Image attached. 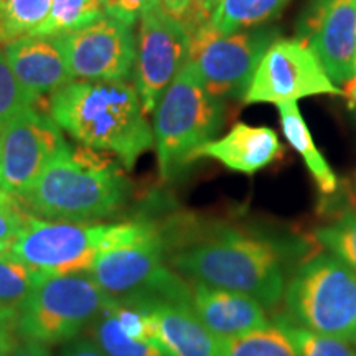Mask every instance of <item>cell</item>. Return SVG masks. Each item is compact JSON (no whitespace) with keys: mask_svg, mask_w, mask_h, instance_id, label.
Returning a JSON list of instances; mask_svg holds the SVG:
<instances>
[{"mask_svg":"<svg viewBox=\"0 0 356 356\" xmlns=\"http://www.w3.org/2000/svg\"><path fill=\"white\" fill-rule=\"evenodd\" d=\"M165 234L167 261L181 277L246 293L264 309L282 300L287 248L280 243L233 226Z\"/></svg>","mask_w":356,"mask_h":356,"instance_id":"6da1fadb","label":"cell"},{"mask_svg":"<svg viewBox=\"0 0 356 356\" xmlns=\"http://www.w3.org/2000/svg\"><path fill=\"white\" fill-rule=\"evenodd\" d=\"M48 114L83 147L113 154L127 170L154 145L131 81H71L50 96Z\"/></svg>","mask_w":356,"mask_h":356,"instance_id":"7a4b0ae2","label":"cell"},{"mask_svg":"<svg viewBox=\"0 0 356 356\" xmlns=\"http://www.w3.org/2000/svg\"><path fill=\"white\" fill-rule=\"evenodd\" d=\"M129 195L131 181L113 159L66 144L17 200L43 220L89 222L113 216Z\"/></svg>","mask_w":356,"mask_h":356,"instance_id":"3957f363","label":"cell"},{"mask_svg":"<svg viewBox=\"0 0 356 356\" xmlns=\"http://www.w3.org/2000/svg\"><path fill=\"white\" fill-rule=\"evenodd\" d=\"M222 122L221 99L204 89L186 58L155 108L154 144L163 180L180 175L191 163V154L215 139Z\"/></svg>","mask_w":356,"mask_h":356,"instance_id":"277c9868","label":"cell"},{"mask_svg":"<svg viewBox=\"0 0 356 356\" xmlns=\"http://www.w3.org/2000/svg\"><path fill=\"white\" fill-rule=\"evenodd\" d=\"M282 300L291 322L356 346V274L332 254L297 266Z\"/></svg>","mask_w":356,"mask_h":356,"instance_id":"5b68a950","label":"cell"},{"mask_svg":"<svg viewBox=\"0 0 356 356\" xmlns=\"http://www.w3.org/2000/svg\"><path fill=\"white\" fill-rule=\"evenodd\" d=\"M114 300L91 275L47 274L19 312L17 333L47 346L70 341Z\"/></svg>","mask_w":356,"mask_h":356,"instance_id":"8992f818","label":"cell"},{"mask_svg":"<svg viewBox=\"0 0 356 356\" xmlns=\"http://www.w3.org/2000/svg\"><path fill=\"white\" fill-rule=\"evenodd\" d=\"M167 266V234L155 221L109 222L108 236L89 275L114 299H126L157 286Z\"/></svg>","mask_w":356,"mask_h":356,"instance_id":"52a82bcc","label":"cell"},{"mask_svg":"<svg viewBox=\"0 0 356 356\" xmlns=\"http://www.w3.org/2000/svg\"><path fill=\"white\" fill-rule=\"evenodd\" d=\"M188 60L200 81L218 97H241L267 48L279 37V30L249 29L234 33H220L210 20L188 30Z\"/></svg>","mask_w":356,"mask_h":356,"instance_id":"ba28073f","label":"cell"},{"mask_svg":"<svg viewBox=\"0 0 356 356\" xmlns=\"http://www.w3.org/2000/svg\"><path fill=\"white\" fill-rule=\"evenodd\" d=\"M109 225L30 216L8 254L48 274H84L99 254Z\"/></svg>","mask_w":356,"mask_h":356,"instance_id":"9c48e42d","label":"cell"},{"mask_svg":"<svg viewBox=\"0 0 356 356\" xmlns=\"http://www.w3.org/2000/svg\"><path fill=\"white\" fill-rule=\"evenodd\" d=\"M343 96L335 83L328 78L314 51L300 40H275L252 74L244 92L246 104L256 102H297L309 96Z\"/></svg>","mask_w":356,"mask_h":356,"instance_id":"30bf717a","label":"cell"},{"mask_svg":"<svg viewBox=\"0 0 356 356\" xmlns=\"http://www.w3.org/2000/svg\"><path fill=\"white\" fill-rule=\"evenodd\" d=\"M188 50L190 35L184 22L172 17L160 3L142 13L136 37L134 86L145 114L157 108L160 97L188 58Z\"/></svg>","mask_w":356,"mask_h":356,"instance_id":"8fae6325","label":"cell"},{"mask_svg":"<svg viewBox=\"0 0 356 356\" xmlns=\"http://www.w3.org/2000/svg\"><path fill=\"white\" fill-rule=\"evenodd\" d=\"M65 145L63 134L50 114L35 106L17 114L0 129V190L19 198Z\"/></svg>","mask_w":356,"mask_h":356,"instance_id":"7c38bea8","label":"cell"},{"mask_svg":"<svg viewBox=\"0 0 356 356\" xmlns=\"http://www.w3.org/2000/svg\"><path fill=\"white\" fill-rule=\"evenodd\" d=\"M78 81H129L136 65L134 26L104 15L78 32L61 35Z\"/></svg>","mask_w":356,"mask_h":356,"instance_id":"4fadbf2b","label":"cell"},{"mask_svg":"<svg viewBox=\"0 0 356 356\" xmlns=\"http://www.w3.org/2000/svg\"><path fill=\"white\" fill-rule=\"evenodd\" d=\"M297 40L314 51L333 83L353 81L356 0H312L297 25Z\"/></svg>","mask_w":356,"mask_h":356,"instance_id":"5bb4252c","label":"cell"},{"mask_svg":"<svg viewBox=\"0 0 356 356\" xmlns=\"http://www.w3.org/2000/svg\"><path fill=\"white\" fill-rule=\"evenodd\" d=\"M119 302L145 312L155 343L167 356H218L220 340L200 322L190 300L136 293Z\"/></svg>","mask_w":356,"mask_h":356,"instance_id":"9a60e30c","label":"cell"},{"mask_svg":"<svg viewBox=\"0 0 356 356\" xmlns=\"http://www.w3.org/2000/svg\"><path fill=\"white\" fill-rule=\"evenodd\" d=\"M7 63L37 101L74 81L61 35H25L3 47Z\"/></svg>","mask_w":356,"mask_h":356,"instance_id":"2e32d148","label":"cell"},{"mask_svg":"<svg viewBox=\"0 0 356 356\" xmlns=\"http://www.w3.org/2000/svg\"><path fill=\"white\" fill-rule=\"evenodd\" d=\"M190 305L218 340L244 335L269 323L266 309L246 293L190 280Z\"/></svg>","mask_w":356,"mask_h":356,"instance_id":"e0dca14e","label":"cell"},{"mask_svg":"<svg viewBox=\"0 0 356 356\" xmlns=\"http://www.w3.org/2000/svg\"><path fill=\"white\" fill-rule=\"evenodd\" d=\"M282 155V144L273 129L264 126L234 124L220 139H213L191 154L197 159H213L229 170L254 175Z\"/></svg>","mask_w":356,"mask_h":356,"instance_id":"ac0fdd59","label":"cell"},{"mask_svg":"<svg viewBox=\"0 0 356 356\" xmlns=\"http://www.w3.org/2000/svg\"><path fill=\"white\" fill-rule=\"evenodd\" d=\"M280 113V126L292 149L300 155L309 168L310 175L314 177L318 190L325 195L335 193L338 188V178L322 152L317 149L312 139L310 129L307 126L304 115H302L297 102H282L277 106Z\"/></svg>","mask_w":356,"mask_h":356,"instance_id":"d6986e66","label":"cell"},{"mask_svg":"<svg viewBox=\"0 0 356 356\" xmlns=\"http://www.w3.org/2000/svg\"><path fill=\"white\" fill-rule=\"evenodd\" d=\"M289 0H220L213 8L210 24L220 33L257 29L274 20Z\"/></svg>","mask_w":356,"mask_h":356,"instance_id":"ffe728a7","label":"cell"},{"mask_svg":"<svg viewBox=\"0 0 356 356\" xmlns=\"http://www.w3.org/2000/svg\"><path fill=\"white\" fill-rule=\"evenodd\" d=\"M218 356H297L282 327L273 320L244 335L220 340Z\"/></svg>","mask_w":356,"mask_h":356,"instance_id":"44dd1931","label":"cell"},{"mask_svg":"<svg viewBox=\"0 0 356 356\" xmlns=\"http://www.w3.org/2000/svg\"><path fill=\"white\" fill-rule=\"evenodd\" d=\"M102 17V0H51L47 19L30 35L73 33L95 24Z\"/></svg>","mask_w":356,"mask_h":356,"instance_id":"7402d4cb","label":"cell"},{"mask_svg":"<svg viewBox=\"0 0 356 356\" xmlns=\"http://www.w3.org/2000/svg\"><path fill=\"white\" fill-rule=\"evenodd\" d=\"M47 274L15 259L8 251L0 254V309L19 315L22 307Z\"/></svg>","mask_w":356,"mask_h":356,"instance_id":"603a6c76","label":"cell"},{"mask_svg":"<svg viewBox=\"0 0 356 356\" xmlns=\"http://www.w3.org/2000/svg\"><path fill=\"white\" fill-rule=\"evenodd\" d=\"M113 305L102 312L89 327L92 340L106 356H167L159 345L127 337L115 322Z\"/></svg>","mask_w":356,"mask_h":356,"instance_id":"cb8c5ba5","label":"cell"},{"mask_svg":"<svg viewBox=\"0 0 356 356\" xmlns=\"http://www.w3.org/2000/svg\"><path fill=\"white\" fill-rule=\"evenodd\" d=\"M51 0H0L2 42L30 35L50 12Z\"/></svg>","mask_w":356,"mask_h":356,"instance_id":"d4e9b609","label":"cell"},{"mask_svg":"<svg viewBox=\"0 0 356 356\" xmlns=\"http://www.w3.org/2000/svg\"><path fill=\"white\" fill-rule=\"evenodd\" d=\"M315 239L325 252L356 274V210L345 211L340 218L315 231Z\"/></svg>","mask_w":356,"mask_h":356,"instance_id":"484cf974","label":"cell"},{"mask_svg":"<svg viewBox=\"0 0 356 356\" xmlns=\"http://www.w3.org/2000/svg\"><path fill=\"white\" fill-rule=\"evenodd\" d=\"M292 341L297 356H356V346L322 333L307 330L280 314L274 318Z\"/></svg>","mask_w":356,"mask_h":356,"instance_id":"4316f807","label":"cell"},{"mask_svg":"<svg viewBox=\"0 0 356 356\" xmlns=\"http://www.w3.org/2000/svg\"><path fill=\"white\" fill-rule=\"evenodd\" d=\"M37 102L38 101L30 96L19 83V79L15 78L7 63L3 50H0V129L17 114L33 108Z\"/></svg>","mask_w":356,"mask_h":356,"instance_id":"83f0119b","label":"cell"},{"mask_svg":"<svg viewBox=\"0 0 356 356\" xmlns=\"http://www.w3.org/2000/svg\"><path fill=\"white\" fill-rule=\"evenodd\" d=\"M30 216L32 215L25 213L19 200L0 191V241H15Z\"/></svg>","mask_w":356,"mask_h":356,"instance_id":"f1b7e54d","label":"cell"},{"mask_svg":"<svg viewBox=\"0 0 356 356\" xmlns=\"http://www.w3.org/2000/svg\"><path fill=\"white\" fill-rule=\"evenodd\" d=\"M160 3V0H102L104 15L134 26L147 8Z\"/></svg>","mask_w":356,"mask_h":356,"instance_id":"f546056e","label":"cell"},{"mask_svg":"<svg viewBox=\"0 0 356 356\" xmlns=\"http://www.w3.org/2000/svg\"><path fill=\"white\" fill-rule=\"evenodd\" d=\"M61 356H106L99 346L96 345L95 340H89V338H79L76 341H71L66 346Z\"/></svg>","mask_w":356,"mask_h":356,"instance_id":"4dcf8cb0","label":"cell"},{"mask_svg":"<svg viewBox=\"0 0 356 356\" xmlns=\"http://www.w3.org/2000/svg\"><path fill=\"white\" fill-rule=\"evenodd\" d=\"M160 6L165 8L172 17L185 24L193 12L195 0H160Z\"/></svg>","mask_w":356,"mask_h":356,"instance_id":"1f68e13d","label":"cell"},{"mask_svg":"<svg viewBox=\"0 0 356 356\" xmlns=\"http://www.w3.org/2000/svg\"><path fill=\"white\" fill-rule=\"evenodd\" d=\"M218 2H220V0H200L198 6L195 7L193 13H191L188 22H185V24H184L186 26V30L195 29L197 25L204 24V22L210 20L213 8L218 6Z\"/></svg>","mask_w":356,"mask_h":356,"instance_id":"d6a6232c","label":"cell"},{"mask_svg":"<svg viewBox=\"0 0 356 356\" xmlns=\"http://www.w3.org/2000/svg\"><path fill=\"white\" fill-rule=\"evenodd\" d=\"M8 356H50V351H48L47 345L38 343V341L22 340Z\"/></svg>","mask_w":356,"mask_h":356,"instance_id":"836d02e7","label":"cell"},{"mask_svg":"<svg viewBox=\"0 0 356 356\" xmlns=\"http://www.w3.org/2000/svg\"><path fill=\"white\" fill-rule=\"evenodd\" d=\"M17 320H19V315L15 312L0 309V335L17 333Z\"/></svg>","mask_w":356,"mask_h":356,"instance_id":"e575fe53","label":"cell"},{"mask_svg":"<svg viewBox=\"0 0 356 356\" xmlns=\"http://www.w3.org/2000/svg\"><path fill=\"white\" fill-rule=\"evenodd\" d=\"M17 338L15 333H7V335H0V356H8L12 350L15 348Z\"/></svg>","mask_w":356,"mask_h":356,"instance_id":"d590c367","label":"cell"},{"mask_svg":"<svg viewBox=\"0 0 356 356\" xmlns=\"http://www.w3.org/2000/svg\"><path fill=\"white\" fill-rule=\"evenodd\" d=\"M345 95H348V96H350L351 104H353L355 108H356V78L353 79V81H350V86L346 88Z\"/></svg>","mask_w":356,"mask_h":356,"instance_id":"8d00e7d4","label":"cell"},{"mask_svg":"<svg viewBox=\"0 0 356 356\" xmlns=\"http://www.w3.org/2000/svg\"><path fill=\"white\" fill-rule=\"evenodd\" d=\"M10 246H12L10 241H0V254L7 252L8 249H10Z\"/></svg>","mask_w":356,"mask_h":356,"instance_id":"74e56055","label":"cell"},{"mask_svg":"<svg viewBox=\"0 0 356 356\" xmlns=\"http://www.w3.org/2000/svg\"><path fill=\"white\" fill-rule=\"evenodd\" d=\"M355 78H356V48H355Z\"/></svg>","mask_w":356,"mask_h":356,"instance_id":"f35d334b","label":"cell"},{"mask_svg":"<svg viewBox=\"0 0 356 356\" xmlns=\"http://www.w3.org/2000/svg\"><path fill=\"white\" fill-rule=\"evenodd\" d=\"M198 2H200V0H195V7H197ZM195 7H193V8H195ZM191 13H193V12H191ZM190 17H191V15H190ZM186 22H188V20H186Z\"/></svg>","mask_w":356,"mask_h":356,"instance_id":"ab89813d","label":"cell"},{"mask_svg":"<svg viewBox=\"0 0 356 356\" xmlns=\"http://www.w3.org/2000/svg\"><path fill=\"white\" fill-rule=\"evenodd\" d=\"M0 43H2V29H0Z\"/></svg>","mask_w":356,"mask_h":356,"instance_id":"60d3db41","label":"cell"},{"mask_svg":"<svg viewBox=\"0 0 356 356\" xmlns=\"http://www.w3.org/2000/svg\"><path fill=\"white\" fill-rule=\"evenodd\" d=\"M0 184H2V170H0Z\"/></svg>","mask_w":356,"mask_h":356,"instance_id":"b9f144b4","label":"cell"},{"mask_svg":"<svg viewBox=\"0 0 356 356\" xmlns=\"http://www.w3.org/2000/svg\"><path fill=\"white\" fill-rule=\"evenodd\" d=\"M197 6H198V3H197ZM193 10H195V8H193Z\"/></svg>","mask_w":356,"mask_h":356,"instance_id":"7bdbcfd3","label":"cell"},{"mask_svg":"<svg viewBox=\"0 0 356 356\" xmlns=\"http://www.w3.org/2000/svg\"><path fill=\"white\" fill-rule=\"evenodd\" d=\"M0 191H2V190H0Z\"/></svg>","mask_w":356,"mask_h":356,"instance_id":"ee69618b","label":"cell"}]
</instances>
